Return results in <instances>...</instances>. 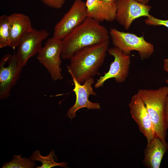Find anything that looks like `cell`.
<instances>
[{
  "label": "cell",
  "mask_w": 168,
  "mask_h": 168,
  "mask_svg": "<svg viewBox=\"0 0 168 168\" xmlns=\"http://www.w3.org/2000/svg\"><path fill=\"white\" fill-rule=\"evenodd\" d=\"M109 32L100 22L87 17L62 40V58L70 59L77 51L85 47L109 40Z\"/></svg>",
  "instance_id": "cell-1"
},
{
  "label": "cell",
  "mask_w": 168,
  "mask_h": 168,
  "mask_svg": "<svg viewBox=\"0 0 168 168\" xmlns=\"http://www.w3.org/2000/svg\"><path fill=\"white\" fill-rule=\"evenodd\" d=\"M168 150V143L155 137L147 143L144 151L143 165L147 168H159L162 158Z\"/></svg>",
  "instance_id": "cell-14"
},
{
  "label": "cell",
  "mask_w": 168,
  "mask_h": 168,
  "mask_svg": "<svg viewBox=\"0 0 168 168\" xmlns=\"http://www.w3.org/2000/svg\"><path fill=\"white\" fill-rule=\"evenodd\" d=\"M107 52L114 57V61L111 63L109 70L104 73L97 79L95 87L98 88L103 86L107 80L114 78L116 82L121 83L126 79L129 73L131 63L130 55L125 54L118 48L113 47L109 48Z\"/></svg>",
  "instance_id": "cell-8"
},
{
  "label": "cell",
  "mask_w": 168,
  "mask_h": 168,
  "mask_svg": "<svg viewBox=\"0 0 168 168\" xmlns=\"http://www.w3.org/2000/svg\"><path fill=\"white\" fill-rule=\"evenodd\" d=\"M137 2L144 5H147L150 0H135Z\"/></svg>",
  "instance_id": "cell-24"
},
{
  "label": "cell",
  "mask_w": 168,
  "mask_h": 168,
  "mask_svg": "<svg viewBox=\"0 0 168 168\" xmlns=\"http://www.w3.org/2000/svg\"><path fill=\"white\" fill-rule=\"evenodd\" d=\"M129 106L132 118L149 143L156 137L154 126L145 104L137 94L132 96Z\"/></svg>",
  "instance_id": "cell-12"
},
{
  "label": "cell",
  "mask_w": 168,
  "mask_h": 168,
  "mask_svg": "<svg viewBox=\"0 0 168 168\" xmlns=\"http://www.w3.org/2000/svg\"><path fill=\"white\" fill-rule=\"evenodd\" d=\"M11 42L10 26L9 16L3 15L0 17V48L10 45Z\"/></svg>",
  "instance_id": "cell-17"
},
{
  "label": "cell",
  "mask_w": 168,
  "mask_h": 168,
  "mask_svg": "<svg viewBox=\"0 0 168 168\" xmlns=\"http://www.w3.org/2000/svg\"><path fill=\"white\" fill-rule=\"evenodd\" d=\"M166 83L168 84V79H166Z\"/></svg>",
  "instance_id": "cell-25"
},
{
  "label": "cell",
  "mask_w": 168,
  "mask_h": 168,
  "mask_svg": "<svg viewBox=\"0 0 168 168\" xmlns=\"http://www.w3.org/2000/svg\"><path fill=\"white\" fill-rule=\"evenodd\" d=\"M163 63V69L165 71L168 72V58L164 59Z\"/></svg>",
  "instance_id": "cell-22"
},
{
  "label": "cell",
  "mask_w": 168,
  "mask_h": 168,
  "mask_svg": "<svg viewBox=\"0 0 168 168\" xmlns=\"http://www.w3.org/2000/svg\"><path fill=\"white\" fill-rule=\"evenodd\" d=\"M23 67L15 54L4 55L0 62V98L5 100L10 96L12 87L20 77Z\"/></svg>",
  "instance_id": "cell-7"
},
{
  "label": "cell",
  "mask_w": 168,
  "mask_h": 168,
  "mask_svg": "<svg viewBox=\"0 0 168 168\" xmlns=\"http://www.w3.org/2000/svg\"><path fill=\"white\" fill-rule=\"evenodd\" d=\"M56 157L54 151L53 150L46 156H42L40 154V151L37 150L33 152L30 159L32 161H40L42 163V166H37V168H51L56 166L67 167V163H58L55 162L54 160V157Z\"/></svg>",
  "instance_id": "cell-16"
},
{
  "label": "cell",
  "mask_w": 168,
  "mask_h": 168,
  "mask_svg": "<svg viewBox=\"0 0 168 168\" xmlns=\"http://www.w3.org/2000/svg\"><path fill=\"white\" fill-rule=\"evenodd\" d=\"M109 40L83 48L76 52L67 66L72 77L83 84L98 73L103 64L109 49Z\"/></svg>",
  "instance_id": "cell-2"
},
{
  "label": "cell",
  "mask_w": 168,
  "mask_h": 168,
  "mask_svg": "<svg viewBox=\"0 0 168 168\" xmlns=\"http://www.w3.org/2000/svg\"><path fill=\"white\" fill-rule=\"evenodd\" d=\"M115 20L128 30L133 22L142 16L148 17L152 7L135 0H117Z\"/></svg>",
  "instance_id": "cell-9"
},
{
  "label": "cell",
  "mask_w": 168,
  "mask_h": 168,
  "mask_svg": "<svg viewBox=\"0 0 168 168\" xmlns=\"http://www.w3.org/2000/svg\"><path fill=\"white\" fill-rule=\"evenodd\" d=\"M48 7L54 9H59L62 7L65 0H40Z\"/></svg>",
  "instance_id": "cell-20"
},
{
  "label": "cell",
  "mask_w": 168,
  "mask_h": 168,
  "mask_svg": "<svg viewBox=\"0 0 168 168\" xmlns=\"http://www.w3.org/2000/svg\"><path fill=\"white\" fill-rule=\"evenodd\" d=\"M144 22L147 25L154 26L162 25L168 28V19L167 20L160 19L150 15L147 17Z\"/></svg>",
  "instance_id": "cell-19"
},
{
  "label": "cell",
  "mask_w": 168,
  "mask_h": 168,
  "mask_svg": "<svg viewBox=\"0 0 168 168\" xmlns=\"http://www.w3.org/2000/svg\"><path fill=\"white\" fill-rule=\"evenodd\" d=\"M105 2L110 4H116L117 0H102Z\"/></svg>",
  "instance_id": "cell-23"
},
{
  "label": "cell",
  "mask_w": 168,
  "mask_h": 168,
  "mask_svg": "<svg viewBox=\"0 0 168 168\" xmlns=\"http://www.w3.org/2000/svg\"><path fill=\"white\" fill-rule=\"evenodd\" d=\"M87 17L86 2L75 0L69 10L55 25L53 37L62 40Z\"/></svg>",
  "instance_id": "cell-6"
},
{
  "label": "cell",
  "mask_w": 168,
  "mask_h": 168,
  "mask_svg": "<svg viewBox=\"0 0 168 168\" xmlns=\"http://www.w3.org/2000/svg\"><path fill=\"white\" fill-rule=\"evenodd\" d=\"M145 105L153 124L156 137L163 142L166 141V127L165 108L168 96V86L156 89H140L137 93Z\"/></svg>",
  "instance_id": "cell-3"
},
{
  "label": "cell",
  "mask_w": 168,
  "mask_h": 168,
  "mask_svg": "<svg viewBox=\"0 0 168 168\" xmlns=\"http://www.w3.org/2000/svg\"><path fill=\"white\" fill-rule=\"evenodd\" d=\"M165 121L166 127L168 129V96H167L165 105Z\"/></svg>",
  "instance_id": "cell-21"
},
{
  "label": "cell",
  "mask_w": 168,
  "mask_h": 168,
  "mask_svg": "<svg viewBox=\"0 0 168 168\" xmlns=\"http://www.w3.org/2000/svg\"><path fill=\"white\" fill-rule=\"evenodd\" d=\"M86 4L88 17L100 22H112L115 20L116 4H109L102 0H86Z\"/></svg>",
  "instance_id": "cell-15"
},
{
  "label": "cell",
  "mask_w": 168,
  "mask_h": 168,
  "mask_svg": "<svg viewBox=\"0 0 168 168\" xmlns=\"http://www.w3.org/2000/svg\"><path fill=\"white\" fill-rule=\"evenodd\" d=\"M45 30H33L21 40L18 46L16 58L22 66L26 65L28 60L39 52L42 48V42L48 36Z\"/></svg>",
  "instance_id": "cell-10"
},
{
  "label": "cell",
  "mask_w": 168,
  "mask_h": 168,
  "mask_svg": "<svg viewBox=\"0 0 168 168\" xmlns=\"http://www.w3.org/2000/svg\"><path fill=\"white\" fill-rule=\"evenodd\" d=\"M62 49V40L53 37L47 40L37 54V59L44 66L54 81L61 80L63 78L61 68Z\"/></svg>",
  "instance_id": "cell-5"
},
{
  "label": "cell",
  "mask_w": 168,
  "mask_h": 168,
  "mask_svg": "<svg viewBox=\"0 0 168 168\" xmlns=\"http://www.w3.org/2000/svg\"><path fill=\"white\" fill-rule=\"evenodd\" d=\"M109 32L114 46L126 55H130L131 51H136L141 58L147 59L154 51L153 44L145 40L143 36H138L114 28H111Z\"/></svg>",
  "instance_id": "cell-4"
},
{
  "label": "cell",
  "mask_w": 168,
  "mask_h": 168,
  "mask_svg": "<svg viewBox=\"0 0 168 168\" xmlns=\"http://www.w3.org/2000/svg\"><path fill=\"white\" fill-rule=\"evenodd\" d=\"M11 42L9 47H18L23 38L33 30L29 17L22 13H15L9 16Z\"/></svg>",
  "instance_id": "cell-13"
},
{
  "label": "cell",
  "mask_w": 168,
  "mask_h": 168,
  "mask_svg": "<svg viewBox=\"0 0 168 168\" xmlns=\"http://www.w3.org/2000/svg\"><path fill=\"white\" fill-rule=\"evenodd\" d=\"M72 80L74 86L73 91L76 95V101L74 105L68 109L66 116L72 119L76 116V112L83 108H86L88 110H99V103L93 102L89 100L90 96L97 95L92 87L95 83L94 77L89 78L83 84L79 83L73 77Z\"/></svg>",
  "instance_id": "cell-11"
},
{
  "label": "cell",
  "mask_w": 168,
  "mask_h": 168,
  "mask_svg": "<svg viewBox=\"0 0 168 168\" xmlns=\"http://www.w3.org/2000/svg\"><path fill=\"white\" fill-rule=\"evenodd\" d=\"M12 160L3 164L2 168H33L36 165L34 161L25 157L21 155H13Z\"/></svg>",
  "instance_id": "cell-18"
}]
</instances>
